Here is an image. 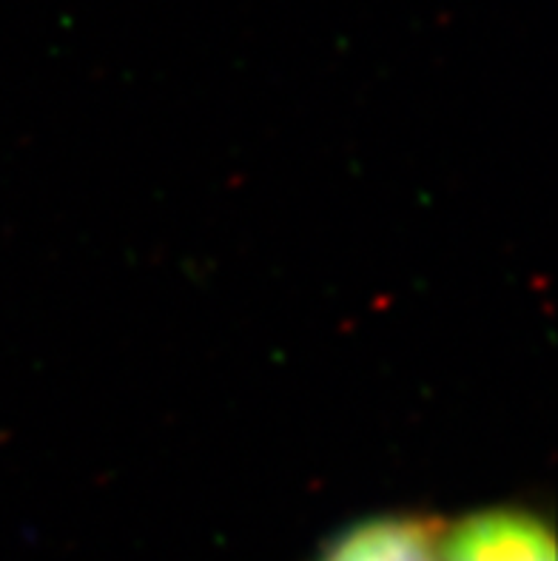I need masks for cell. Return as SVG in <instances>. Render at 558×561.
Instances as JSON below:
<instances>
[{
    "instance_id": "6da1fadb",
    "label": "cell",
    "mask_w": 558,
    "mask_h": 561,
    "mask_svg": "<svg viewBox=\"0 0 558 561\" xmlns=\"http://www.w3.org/2000/svg\"><path fill=\"white\" fill-rule=\"evenodd\" d=\"M436 561H556V534L527 507H481L442 525Z\"/></svg>"
},
{
    "instance_id": "7a4b0ae2",
    "label": "cell",
    "mask_w": 558,
    "mask_h": 561,
    "mask_svg": "<svg viewBox=\"0 0 558 561\" xmlns=\"http://www.w3.org/2000/svg\"><path fill=\"white\" fill-rule=\"evenodd\" d=\"M442 525L413 513L374 516L331 536L314 561H436Z\"/></svg>"
}]
</instances>
